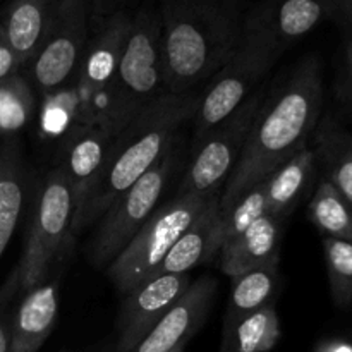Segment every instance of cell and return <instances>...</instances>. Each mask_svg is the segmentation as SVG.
<instances>
[{"mask_svg":"<svg viewBox=\"0 0 352 352\" xmlns=\"http://www.w3.org/2000/svg\"><path fill=\"white\" fill-rule=\"evenodd\" d=\"M60 0H12L0 28L16 52L21 65H28L54 26Z\"/></svg>","mask_w":352,"mask_h":352,"instance_id":"obj_16","label":"cell"},{"mask_svg":"<svg viewBox=\"0 0 352 352\" xmlns=\"http://www.w3.org/2000/svg\"><path fill=\"white\" fill-rule=\"evenodd\" d=\"M263 215H267V203H265V186L263 182H260L246 195L241 196L226 212H220L215 232L217 253L227 241L241 236Z\"/></svg>","mask_w":352,"mask_h":352,"instance_id":"obj_28","label":"cell"},{"mask_svg":"<svg viewBox=\"0 0 352 352\" xmlns=\"http://www.w3.org/2000/svg\"><path fill=\"white\" fill-rule=\"evenodd\" d=\"M160 14L150 7L138 10L124 45L119 69L107 91L88 98L89 124L119 134L138 112L164 95Z\"/></svg>","mask_w":352,"mask_h":352,"instance_id":"obj_4","label":"cell"},{"mask_svg":"<svg viewBox=\"0 0 352 352\" xmlns=\"http://www.w3.org/2000/svg\"><path fill=\"white\" fill-rule=\"evenodd\" d=\"M28 195V168L21 144L10 138L0 148V258L14 236Z\"/></svg>","mask_w":352,"mask_h":352,"instance_id":"obj_18","label":"cell"},{"mask_svg":"<svg viewBox=\"0 0 352 352\" xmlns=\"http://www.w3.org/2000/svg\"><path fill=\"white\" fill-rule=\"evenodd\" d=\"M88 119L86 98L76 82L41 96L38 129L43 138H65Z\"/></svg>","mask_w":352,"mask_h":352,"instance_id":"obj_24","label":"cell"},{"mask_svg":"<svg viewBox=\"0 0 352 352\" xmlns=\"http://www.w3.org/2000/svg\"><path fill=\"white\" fill-rule=\"evenodd\" d=\"M19 294V272L17 267L0 287V352H9V325L14 299Z\"/></svg>","mask_w":352,"mask_h":352,"instance_id":"obj_30","label":"cell"},{"mask_svg":"<svg viewBox=\"0 0 352 352\" xmlns=\"http://www.w3.org/2000/svg\"><path fill=\"white\" fill-rule=\"evenodd\" d=\"M162 79L165 93L186 95L227 64L243 28L226 0H162Z\"/></svg>","mask_w":352,"mask_h":352,"instance_id":"obj_2","label":"cell"},{"mask_svg":"<svg viewBox=\"0 0 352 352\" xmlns=\"http://www.w3.org/2000/svg\"><path fill=\"white\" fill-rule=\"evenodd\" d=\"M308 217L325 237L352 243V208L329 181H322L308 206Z\"/></svg>","mask_w":352,"mask_h":352,"instance_id":"obj_26","label":"cell"},{"mask_svg":"<svg viewBox=\"0 0 352 352\" xmlns=\"http://www.w3.org/2000/svg\"><path fill=\"white\" fill-rule=\"evenodd\" d=\"M332 12L352 24V0H330Z\"/></svg>","mask_w":352,"mask_h":352,"instance_id":"obj_32","label":"cell"},{"mask_svg":"<svg viewBox=\"0 0 352 352\" xmlns=\"http://www.w3.org/2000/svg\"><path fill=\"white\" fill-rule=\"evenodd\" d=\"M86 0H60L50 33L30 62L31 85L41 96L71 85L88 43Z\"/></svg>","mask_w":352,"mask_h":352,"instance_id":"obj_10","label":"cell"},{"mask_svg":"<svg viewBox=\"0 0 352 352\" xmlns=\"http://www.w3.org/2000/svg\"><path fill=\"white\" fill-rule=\"evenodd\" d=\"M186 347H177V349H174L172 352H184Z\"/></svg>","mask_w":352,"mask_h":352,"instance_id":"obj_36","label":"cell"},{"mask_svg":"<svg viewBox=\"0 0 352 352\" xmlns=\"http://www.w3.org/2000/svg\"><path fill=\"white\" fill-rule=\"evenodd\" d=\"M217 291L219 282L212 275L191 282L188 291L131 352H172L188 346L208 318Z\"/></svg>","mask_w":352,"mask_h":352,"instance_id":"obj_12","label":"cell"},{"mask_svg":"<svg viewBox=\"0 0 352 352\" xmlns=\"http://www.w3.org/2000/svg\"><path fill=\"white\" fill-rule=\"evenodd\" d=\"M322 105V65L316 57H308L296 65L285 85L261 103L239 160L220 192V212H226L308 144Z\"/></svg>","mask_w":352,"mask_h":352,"instance_id":"obj_1","label":"cell"},{"mask_svg":"<svg viewBox=\"0 0 352 352\" xmlns=\"http://www.w3.org/2000/svg\"><path fill=\"white\" fill-rule=\"evenodd\" d=\"M315 155L325 167L327 181L352 208V134L336 120H323L316 133Z\"/></svg>","mask_w":352,"mask_h":352,"instance_id":"obj_22","label":"cell"},{"mask_svg":"<svg viewBox=\"0 0 352 352\" xmlns=\"http://www.w3.org/2000/svg\"><path fill=\"white\" fill-rule=\"evenodd\" d=\"M220 215V192L210 199L201 215L179 237L155 275L188 274L196 265L217 256L215 232Z\"/></svg>","mask_w":352,"mask_h":352,"instance_id":"obj_20","label":"cell"},{"mask_svg":"<svg viewBox=\"0 0 352 352\" xmlns=\"http://www.w3.org/2000/svg\"><path fill=\"white\" fill-rule=\"evenodd\" d=\"M316 155L306 144L263 181L267 213L284 220L306 195L315 177Z\"/></svg>","mask_w":352,"mask_h":352,"instance_id":"obj_19","label":"cell"},{"mask_svg":"<svg viewBox=\"0 0 352 352\" xmlns=\"http://www.w3.org/2000/svg\"><path fill=\"white\" fill-rule=\"evenodd\" d=\"M346 67H347V81H349V91L352 98V40L346 47Z\"/></svg>","mask_w":352,"mask_h":352,"instance_id":"obj_35","label":"cell"},{"mask_svg":"<svg viewBox=\"0 0 352 352\" xmlns=\"http://www.w3.org/2000/svg\"><path fill=\"white\" fill-rule=\"evenodd\" d=\"M261 103V93L250 95L232 116L196 140L198 148L175 196H184L189 192L213 195L222 191V186L239 160L251 124Z\"/></svg>","mask_w":352,"mask_h":352,"instance_id":"obj_9","label":"cell"},{"mask_svg":"<svg viewBox=\"0 0 352 352\" xmlns=\"http://www.w3.org/2000/svg\"><path fill=\"white\" fill-rule=\"evenodd\" d=\"M280 339V320L274 305L223 327L220 352H270Z\"/></svg>","mask_w":352,"mask_h":352,"instance_id":"obj_25","label":"cell"},{"mask_svg":"<svg viewBox=\"0 0 352 352\" xmlns=\"http://www.w3.org/2000/svg\"><path fill=\"white\" fill-rule=\"evenodd\" d=\"M72 219L74 196L67 175L57 165L47 174L34 203L23 256L16 265L19 272L17 298L47 280L50 267L71 236Z\"/></svg>","mask_w":352,"mask_h":352,"instance_id":"obj_7","label":"cell"},{"mask_svg":"<svg viewBox=\"0 0 352 352\" xmlns=\"http://www.w3.org/2000/svg\"><path fill=\"white\" fill-rule=\"evenodd\" d=\"M58 313L57 280H45L19 296L9 325V352H38L55 327Z\"/></svg>","mask_w":352,"mask_h":352,"instance_id":"obj_15","label":"cell"},{"mask_svg":"<svg viewBox=\"0 0 352 352\" xmlns=\"http://www.w3.org/2000/svg\"><path fill=\"white\" fill-rule=\"evenodd\" d=\"M116 136L112 129L98 124H81L64 138L60 167L74 196V217L98 184Z\"/></svg>","mask_w":352,"mask_h":352,"instance_id":"obj_13","label":"cell"},{"mask_svg":"<svg viewBox=\"0 0 352 352\" xmlns=\"http://www.w3.org/2000/svg\"><path fill=\"white\" fill-rule=\"evenodd\" d=\"M191 285L188 274L153 275L124 296L117 320V352H131Z\"/></svg>","mask_w":352,"mask_h":352,"instance_id":"obj_11","label":"cell"},{"mask_svg":"<svg viewBox=\"0 0 352 352\" xmlns=\"http://www.w3.org/2000/svg\"><path fill=\"white\" fill-rule=\"evenodd\" d=\"M318 352H352V346L346 342H332L323 346Z\"/></svg>","mask_w":352,"mask_h":352,"instance_id":"obj_34","label":"cell"},{"mask_svg":"<svg viewBox=\"0 0 352 352\" xmlns=\"http://www.w3.org/2000/svg\"><path fill=\"white\" fill-rule=\"evenodd\" d=\"M131 21L133 17L124 10H117L107 17L95 36L88 38L74 79L85 98H93L107 91L113 82L131 30Z\"/></svg>","mask_w":352,"mask_h":352,"instance_id":"obj_14","label":"cell"},{"mask_svg":"<svg viewBox=\"0 0 352 352\" xmlns=\"http://www.w3.org/2000/svg\"><path fill=\"white\" fill-rule=\"evenodd\" d=\"M226 2H232V0H226Z\"/></svg>","mask_w":352,"mask_h":352,"instance_id":"obj_37","label":"cell"},{"mask_svg":"<svg viewBox=\"0 0 352 352\" xmlns=\"http://www.w3.org/2000/svg\"><path fill=\"white\" fill-rule=\"evenodd\" d=\"M199 96L192 93H164L120 129L110 148L98 184L72 220L71 234H78L82 227L102 219L112 203L164 157L174 144L179 127L195 117Z\"/></svg>","mask_w":352,"mask_h":352,"instance_id":"obj_3","label":"cell"},{"mask_svg":"<svg viewBox=\"0 0 352 352\" xmlns=\"http://www.w3.org/2000/svg\"><path fill=\"white\" fill-rule=\"evenodd\" d=\"M119 0H86L89 10H95L98 14H107Z\"/></svg>","mask_w":352,"mask_h":352,"instance_id":"obj_33","label":"cell"},{"mask_svg":"<svg viewBox=\"0 0 352 352\" xmlns=\"http://www.w3.org/2000/svg\"><path fill=\"white\" fill-rule=\"evenodd\" d=\"M36 110V95L28 79L17 74L0 81V136H14L31 122Z\"/></svg>","mask_w":352,"mask_h":352,"instance_id":"obj_27","label":"cell"},{"mask_svg":"<svg viewBox=\"0 0 352 352\" xmlns=\"http://www.w3.org/2000/svg\"><path fill=\"white\" fill-rule=\"evenodd\" d=\"M21 67L23 65H21L16 52L12 50V47L7 41L6 34H3L2 28H0V81L7 79L9 76L17 74Z\"/></svg>","mask_w":352,"mask_h":352,"instance_id":"obj_31","label":"cell"},{"mask_svg":"<svg viewBox=\"0 0 352 352\" xmlns=\"http://www.w3.org/2000/svg\"><path fill=\"white\" fill-rule=\"evenodd\" d=\"M215 195L219 192H189L184 196H175L172 201L165 203L151 213L131 243L107 267V277L120 294H129L141 282L153 277L168 251L201 215Z\"/></svg>","mask_w":352,"mask_h":352,"instance_id":"obj_6","label":"cell"},{"mask_svg":"<svg viewBox=\"0 0 352 352\" xmlns=\"http://www.w3.org/2000/svg\"><path fill=\"white\" fill-rule=\"evenodd\" d=\"M175 162L177 151L172 144L164 157L107 210L88 248V258L96 268L109 267L157 210Z\"/></svg>","mask_w":352,"mask_h":352,"instance_id":"obj_8","label":"cell"},{"mask_svg":"<svg viewBox=\"0 0 352 352\" xmlns=\"http://www.w3.org/2000/svg\"><path fill=\"white\" fill-rule=\"evenodd\" d=\"M280 54V45L272 36L260 14L251 17L243 28V36L232 57L213 76V81L199 96V105L192 117L196 140L246 102Z\"/></svg>","mask_w":352,"mask_h":352,"instance_id":"obj_5","label":"cell"},{"mask_svg":"<svg viewBox=\"0 0 352 352\" xmlns=\"http://www.w3.org/2000/svg\"><path fill=\"white\" fill-rule=\"evenodd\" d=\"M282 223L284 220L267 213L241 236L227 241L219 251L220 270L229 277H237L261 265L277 263Z\"/></svg>","mask_w":352,"mask_h":352,"instance_id":"obj_17","label":"cell"},{"mask_svg":"<svg viewBox=\"0 0 352 352\" xmlns=\"http://www.w3.org/2000/svg\"><path fill=\"white\" fill-rule=\"evenodd\" d=\"M278 261L267 263L232 277V291L227 302L223 327H229L265 306L274 305L275 292L278 289Z\"/></svg>","mask_w":352,"mask_h":352,"instance_id":"obj_21","label":"cell"},{"mask_svg":"<svg viewBox=\"0 0 352 352\" xmlns=\"http://www.w3.org/2000/svg\"><path fill=\"white\" fill-rule=\"evenodd\" d=\"M323 251L333 302L347 308L352 302V243L323 237Z\"/></svg>","mask_w":352,"mask_h":352,"instance_id":"obj_29","label":"cell"},{"mask_svg":"<svg viewBox=\"0 0 352 352\" xmlns=\"http://www.w3.org/2000/svg\"><path fill=\"white\" fill-rule=\"evenodd\" d=\"M329 12H332L330 0H280L260 17L284 50L289 43L308 34Z\"/></svg>","mask_w":352,"mask_h":352,"instance_id":"obj_23","label":"cell"}]
</instances>
